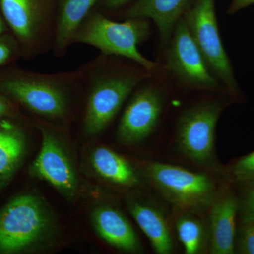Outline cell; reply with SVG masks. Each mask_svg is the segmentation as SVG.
Listing matches in <instances>:
<instances>
[{"label":"cell","instance_id":"1","mask_svg":"<svg viewBox=\"0 0 254 254\" xmlns=\"http://www.w3.org/2000/svg\"><path fill=\"white\" fill-rule=\"evenodd\" d=\"M81 73L43 74L9 67L0 71V91L12 102L44 118H64L68 112V86Z\"/></svg>","mask_w":254,"mask_h":254},{"label":"cell","instance_id":"2","mask_svg":"<svg viewBox=\"0 0 254 254\" xmlns=\"http://www.w3.org/2000/svg\"><path fill=\"white\" fill-rule=\"evenodd\" d=\"M149 35L150 25L146 19L128 18L125 22H115L95 13L83 21L73 43L95 47L105 55L125 57L147 71H153L158 64L147 59L138 50V45Z\"/></svg>","mask_w":254,"mask_h":254},{"label":"cell","instance_id":"3","mask_svg":"<svg viewBox=\"0 0 254 254\" xmlns=\"http://www.w3.org/2000/svg\"><path fill=\"white\" fill-rule=\"evenodd\" d=\"M52 225L50 213L38 197H16L0 210V253H16L39 244Z\"/></svg>","mask_w":254,"mask_h":254},{"label":"cell","instance_id":"4","mask_svg":"<svg viewBox=\"0 0 254 254\" xmlns=\"http://www.w3.org/2000/svg\"><path fill=\"white\" fill-rule=\"evenodd\" d=\"M145 170L164 198L184 213L203 211L218 196L215 182L205 174L155 162Z\"/></svg>","mask_w":254,"mask_h":254},{"label":"cell","instance_id":"5","mask_svg":"<svg viewBox=\"0 0 254 254\" xmlns=\"http://www.w3.org/2000/svg\"><path fill=\"white\" fill-rule=\"evenodd\" d=\"M210 71L232 95L238 86L219 33L215 0H194L183 16Z\"/></svg>","mask_w":254,"mask_h":254},{"label":"cell","instance_id":"6","mask_svg":"<svg viewBox=\"0 0 254 254\" xmlns=\"http://www.w3.org/2000/svg\"><path fill=\"white\" fill-rule=\"evenodd\" d=\"M166 61L168 69L182 86L201 91H226L210 71L184 17L170 37Z\"/></svg>","mask_w":254,"mask_h":254},{"label":"cell","instance_id":"7","mask_svg":"<svg viewBox=\"0 0 254 254\" xmlns=\"http://www.w3.org/2000/svg\"><path fill=\"white\" fill-rule=\"evenodd\" d=\"M222 105L205 101L182 114L177 128V143L187 158L203 166L215 161V129Z\"/></svg>","mask_w":254,"mask_h":254},{"label":"cell","instance_id":"8","mask_svg":"<svg viewBox=\"0 0 254 254\" xmlns=\"http://www.w3.org/2000/svg\"><path fill=\"white\" fill-rule=\"evenodd\" d=\"M0 11L22 57L36 56L46 48L53 23L45 0H0Z\"/></svg>","mask_w":254,"mask_h":254},{"label":"cell","instance_id":"9","mask_svg":"<svg viewBox=\"0 0 254 254\" xmlns=\"http://www.w3.org/2000/svg\"><path fill=\"white\" fill-rule=\"evenodd\" d=\"M144 77L139 73H115L95 78L88 97L84 118V130L87 134L95 136L104 131L127 97Z\"/></svg>","mask_w":254,"mask_h":254},{"label":"cell","instance_id":"10","mask_svg":"<svg viewBox=\"0 0 254 254\" xmlns=\"http://www.w3.org/2000/svg\"><path fill=\"white\" fill-rule=\"evenodd\" d=\"M42 145L31 166L35 177L45 180L67 198L77 193L78 180L72 163L53 130L40 127Z\"/></svg>","mask_w":254,"mask_h":254},{"label":"cell","instance_id":"11","mask_svg":"<svg viewBox=\"0 0 254 254\" xmlns=\"http://www.w3.org/2000/svg\"><path fill=\"white\" fill-rule=\"evenodd\" d=\"M163 108V96L156 88L147 87L138 91L119 124V139L128 145L143 141L156 128Z\"/></svg>","mask_w":254,"mask_h":254},{"label":"cell","instance_id":"12","mask_svg":"<svg viewBox=\"0 0 254 254\" xmlns=\"http://www.w3.org/2000/svg\"><path fill=\"white\" fill-rule=\"evenodd\" d=\"M210 252L213 254L235 253L236 216L239 204L231 193L217 196L210 205Z\"/></svg>","mask_w":254,"mask_h":254},{"label":"cell","instance_id":"13","mask_svg":"<svg viewBox=\"0 0 254 254\" xmlns=\"http://www.w3.org/2000/svg\"><path fill=\"white\" fill-rule=\"evenodd\" d=\"M91 220L100 237L112 247L127 252L141 250L136 232L118 209L109 205L98 207L93 210Z\"/></svg>","mask_w":254,"mask_h":254},{"label":"cell","instance_id":"14","mask_svg":"<svg viewBox=\"0 0 254 254\" xmlns=\"http://www.w3.org/2000/svg\"><path fill=\"white\" fill-rule=\"evenodd\" d=\"M194 0H138L126 11L127 18L151 19L163 41H168L174 28Z\"/></svg>","mask_w":254,"mask_h":254},{"label":"cell","instance_id":"15","mask_svg":"<svg viewBox=\"0 0 254 254\" xmlns=\"http://www.w3.org/2000/svg\"><path fill=\"white\" fill-rule=\"evenodd\" d=\"M128 208L155 252L159 254H171L173 250V239L163 214L154 206L135 200H128Z\"/></svg>","mask_w":254,"mask_h":254},{"label":"cell","instance_id":"16","mask_svg":"<svg viewBox=\"0 0 254 254\" xmlns=\"http://www.w3.org/2000/svg\"><path fill=\"white\" fill-rule=\"evenodd\" d=\"M96 1L97 0H60L59 14L55 28V54L61 56L72 44L75 33Z\"/></svg>","mask_w":254,"mask_h":254},{"label":"cell","instance_id":"17","mask_svg":"<svg viewBox=\"0 0 254 254\" xmlns=\"http://www.w3.org/2000/svg\"><path fill=\"white\" fill-rule=\"evenodd\" d=\"M91 162L95 171L102 178L114 185L135 187L140 179L131 164L107 147H97L91 153Z\"/></svg>","mask_w":254,"mask_h":254},{"label":"cell","instance_id":"18","mask_svg":"<svg viewBox=\"0 0 254 254\" xmlns=\"http://www.w3.org/2000/svg\"><path fill=\"white\" fill-rule=\"evenodd\" d=\"M26 150L23 132L6 118L0 120V187L14 175Z\"/></svg>","mask_w":254,"mask_h":254},{"label":"cell","instance_id":"19","mask_svg":"<svg viewBox=\"0 0 254 254\" xmlns=\"http://www.w3.org/2000/svg\"><path fill=\"white\" fill-rule=\"evenodd\" d=\"M177 235L187 254H198L205 252L209 235L203 222L192 214L185 213L176 221Z\"/></svg>","mask_w":254,"mask_h":254},{"label":"cell","instance_id":"20","mask_svg":"<svg viewBox=\"0 0 254 254\" xmlns=\"http://www.w3.org/2000/svg\"><path fill=\"white\" fill-rule=\"evenodd\" d=\"M22 57L19 44L12 33H5L0 36V71L11 67L20 58Z\"/></svg>","mask_w":254,"mask_h":254},{"label":"cell","instance_id":"21","mask_svg":"<svg viewBox=\"0 0 254 254\" xmlns=\"http://www.w3.org/2000/svg\"><path fill=\"white\" fill-rule=\"evenodd\" d=\"M232 174L237 181H254V151L241 158L234 165Z\"/></svg>","mask_w":254,"mask_h":254},{"label":"cell","instance_id":"22","mask_svg":"<svg viewBox=\"0 0 254 254\" xmlns=\"http://www.w3.org/2000/svg\"><path fill=\"white\" fill-rule=\"evenodd\" d=\"M240 253L254 254V223L243 222L238 242Z\"/></svg>","mask_w":254,"mask_h":254},{"label":"cell","instance_id":"23","mask_svg":"<svg viewBox=\"0 0 254 254\" xmlns=\"http://www.w3.org/2000/svg\"><path fill=\"white\" fill-rule=\"evenodd\" d=\"M241 218L243 222L254 223V184L251 187L242 201Z\"/></svg>","mask_w":254,"mask_h":254},{"label":"cell","instance_id":"24","mask_svg":"<svg viewBox=\"0 0 254 254\" xmlns=\"http://www.w3.org/2000/svg\"><path fill=\"white\" fill-rule=\"evenodd\" d=\"M14 111L13 102L0 91V120L11 116Z\"/></svg>","mask_w":254,"mask_h":254},{"label":"cell","instance_id":"25","mask_svg":"<svg viewBox=\"0 0 254 254\" xmlns=\"http://www.w3.org/2000/svg\"><path fill=\"white\" fill-rule=\"evenodd\" d=\"M254 4V0H232L231 5L227 12L229 14H235L237 11Z\"/></svg>","mask_w":254,"mask_h":254},{"label":"cell","instance_id":"26","mask_svg":"<svg viewBox=\"0 0 254 254\" xmlns=\"http://www.w3.org/2000/svg\"><path fill=\"white\" fill-rule=\"evenodd\" d=\"M130 0H104L105 6L108 9H116L127 4Z\"/></svg>","mask_w":254,"mask_h":254},{"label":"cell","instance_id":"27","mask_svg":"<svg viewBox=\"0 0 254 254\" xmlns=\"http://www.w3.org/2000/svg\"><path fill=\"white\" fill-rule=\"evenodd\" d=\"M7 33H10L9 28L0 11V36Z\"/></svg>","mask_w":254,"mask_h":254}]
</instances>
